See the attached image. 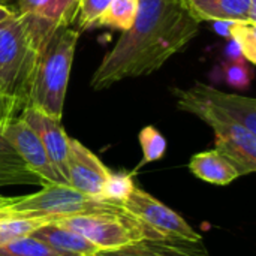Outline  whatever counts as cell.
<instances>
[{
  "label": "cell",
  "mask_w": 256,
  "mask_h": 256,
  "mask_svg": "<svg viewBox=\"0 0 256 256\" xmlns=\"http://www.w3.org/2000/svg\"><path fill=\"white\" fill-rule=\"evenodd\" d=\"M62 26L16 12L0 22V92L26 108L44 50Z\"/></svg>",
  "instance_id": "2"
},
{
  "label": "cell",
  "mask_w": 256,
  "mask_h": 256,
  "mask_svg": "<svg viewBox=\"0 0 256 256\" xmlns=\"http://www.w3.org/2000/svg\"><path fill=\"white\" fill-rule=\"evenodd\" d=\"M9 2H10V0H0V4H6V6H8Z\"/></svg>",
  "instance_id": "29"
},
{
  "label": "cell",
  "mask_w": 256,
  "mask_h": 256,
  "mask_svg": "<svg viewBox=\"0 0 256 256\" xmlns=\"http://www.w3.org/2000/svg\"><path fill=\"white\" fill-rule=\"evenodd\" d=\"M4 138L16 152L24 165L45 184H68L50 160L42 142L33 129L20 117L14 118L4 129Z\"/></svg>",
  "instance_id": "8"
},
{
  "label": "cell",
  "mask_w": 256,
  "mask_h": 256,
  "mask_svg": "<svg viewBox=\"0 0 256 256\" xmlns=\"http://www.w3.org/2000/svg\"><path fill=\"white\" fill-rule=\"evenodd\" d=\"M78 39L80 32L75 28L60 27L56 30L44 50L26 108H34L56 120H62Z\"/></svg>",
  "instance_id": "3"
},
{
  "label": "cell",
  "mask_w": 256,
  "mask_h": 256,
  "mask_svg": "<svg viewBox=\"0 0 256 256\" xmlns=\"http://www.w3.org/2000/svg\"><path fill=\"white\" fill-rule=\"evenodd\" d=\"M94 256H124L118 254L117 250H110V252H98Z\"/></svg>",
  "instance_id": "28"
},
{
  "label": "cell",
  "mask_w": 256,
  "mask_h": 256,
  "mask_svg": "<svg viewBox=\"0 0 256 256\" xmlns=\"http://www.w3.org/2000/svg\"><path fill=\"white\" fill-rule=\"evenodd\" d=\"M110 172L111 171L104 165V162L82 142L74 138L69 140L68 186L98 200Z\"/></svg>",
  "instance_id": "9"
},
{
  "label": "cell",
  "mask_w": 256,
  "mask_h": 256,
  "mask_svg": "<svg viewBox=\"0 0 256 256\" xmlns=\"http://www.w3.org/2000/svg\"><path fill=\"white\" fill-rule=\"evenodd\" d=\"M111 2L112 0H80L74 24H76L78 30H88L90 24L104 12V9Z\"/></svg>",
  "instance_id": "25"
},
{
  "label": "cell",
  "mask_w": 256,
  "mask_h": 256,
  "mask_svg": "<svg viewBox=\"0 0 256 256\" xmlns=\"http://www.w3.org/2000/svg\"><path fill=\"white\" fill-rule=\"evenodd\" d=\"M124 256H208L201 242H190L177 237L146 238L117 250Z\"/></svg>",
  "instance_id": "13"
},
{
  "label": "cell",
  "mask_w": 256,
  "mask_h": 256,
  "mask_svg": "<svg viewBox=\"0 0 256 256\" xmlns=\"http://www.w3.org/2000/svg\"><path fill=\"white\" fill-rule=\"evenodd\" d=\"M200 33L183 0H140L132 27L123 32L90 78L93 90H105L126 78L159 70Z\"/></svg>",
  "instance_id": "1"
},
{
  "label": "cell",
  "mask_w": 256,
  "mask_h": 256,
  "mask_svg": "<svg viewBox=\"0 0 256 256\" xmlns=\"http://www.w3.org/2000/svg\"><path fill=\"white\" fill-rule=\"evenodd\" d=\"M141 148H142V162L140 166L146 164H152L160 160L166 152V140L164 135L153 126H146L138 135ZM138 166V168H140ZM136 168V170H138Z\"/></svg>",
  "instance_id": "24"
},
{
  "label": "cell",
  "mask_w": 256,
  "mask_h": 256,
  "mask_svg": "<svg viewBox=\"0 0 256 256\" xmlns=\"http://www.w3.org/2000/svg\"><path fill=\"white\" fill-rule=\"evenodd\" d=\"M189 170L195 177L216 186H226L240 177L237 168L216 148L194 154Z\"/></svg>",
  "instance_id": "14"
},
{
  "label": "cell",
  "mask_w": 256,
  "mask_h": 256,
  "mask_svg": "<svg viewBox=\"0 0 256 256\" xmlns=\"http://www.w3.org/2000/svg\"><path fill=\"white\" fill-rule=\"evenodd\" d=\"M80 0H16L20 14H30L62 27L74 24Z\"/></svg>",
  "instance_id": "16"
},
{
  "label": "cell",
  "mask_w": 256,
  "mask_h": 256,
  "mask_svg": "<svg viewBox=\"0 0 256 256\" xmlns=\"http://www.w3.org/2000/svg\"><path fill=\"white\" fill-rule=\"evenodd\" d=\"M123 207L141 224L164 237H177L190 242H201V236L172 208L158 201L142 189L135 188Z\"/></svg>",
  "instance_id": "7"
},
{
  "label": "cell",
  "mask_w": 256,
  "mask_h": 256,
  "mask_svg": "<svg viewBox=\"0 0 256 256\" xmlns=\"http://www.w3.org/2000/svg\"><path fill=\"white\" fill-rule=\"evenodd\" d=\"M22 110L24 106L20 100L0 92V130H3L14 118L20 117Z\"/></svg>",
  "instance_id": "26"
},
{
  "label": "cell",
  "mask_w": 256,
  "mask_h": 256,
  "mask_svg": "<svg viewBox=\"0 0 256 256\" xmlns=\"http://www.w3.org/2000/svg\"><path fill=\"white\" fill-rule=\"evenodd\" d=\"M50 224H51L50 218L16 213L2 206L0 207V248L14 240L32 236L36 230Z\"/></svg>",
  "instance_id": "18"
},
{
  "label": "cell",
  "mask_w": 256,
  "mask_h": 256,
  "mask_svg": "<svg viewBox=\"0 0 256 256\" xmlns=\"http://www.w3.org/2000/svg\"><path fill=\"white\" fill-rule=\"evenodd\" d=\"M177 108L196 116L210 128L234 122L256 134V100L254 98L224 93L196 81L190 88H171Z\"/></svg>",
  "instance_id": "5"
},
{
  "label": "cell",
  "mask_w": 256,
  "mask_h": 256,
  "mask_svg": "<svg viewBox=\"0 0 256 256\" xmlns=\"http://www.w3.org/2000/svg\"><path fill=\"white\" fill-rule=\"evenodd\" d=\"M135 188L136 186L134 183V174L110 172L106 182L102 186V190H100L98 200L123 206Z\"/></svg>",
  "instance_id": "20"
},
{
  "label": "cell",
  "mask_w": 256,
  "mask_h": 256,
  "mask_svg": "<svg viewBox=\"0 0 256 256\" xmlns=\"http://www.w3.org/2000/svg\"><path fill=\"white\" fill-rule=\"evenodd\" d=\"M22 184H44L20 159L9 141L0 130V188L2 186H22Z\"/></svg>",
  "instance_id": "17"
},
{
  "label": "cell",
  "mask_w": 256,
  "mask_h": 256,
  "mask_svg": "<svg viewBox=\"0 0 256 256\" xmlns=\"http://www.w3.org/2000/svg\"><path fill=\"white\" fill-rule=\"evenodd\" d=\"M20 118H22L38 135L50 160L68 183V153L70 138L60 124V120H56L39 110L28 106L21 111Z\"/></svg>",
  "instance_id": "11"
},
{
  "label": "cell",
  "mask_w": 256,
  "mask_h": 256,
  "mask_svg": "<svg viewBox=\"0 0 256 256\" xmlns=\"http://www.w3.org/2000/svg\"><path fill=\"white\" fill-rule=\"evenodd\" d=\"M51 224L78 232L100 252L118 250L140 240L164 237L141 224L126 208L62 216L52 219Z\"/></svg>",
  "instance_id": "4"
},
{
  "label": "cell",
  "mask_w": 256,
  "mask_h": 256,
  "mask_svg": "<svg viewBox=\"0 0 256 256\" xmlns=\"http://www.w3.org/2000/svg\"><path fill=\"white\" fill-rule=\"evenodd\" d=\"M32 236L45 242L62 256H94L100 252L93 243L78 232L52 224L40 226Z\"/></svg>",
  "instance_id": "15"
},
{
  "label": "cell",
  "mask_w": 256,
  "mask_h": 256,
  "mask_svg": "<svg viewBox=\"0 0 256 256\" xmlns=\"http://www.w3.org/2000/svg\"><path fill=\"white\" fill-rule=\"evenodd\" d=\"M15 14H16V9L15 8L6 6V4H0V22H3L4 20L10 18Z\"/></svg>",
  "instance_id": "27"
},
{
  "label": "cell",
  "mask_w": 256,
  "mask_h": 256,
  "mask_svg": "<svg viewBox=\"0 0 256 256\" xmlns=\"http://www.w3.org/2000/svg\"><path fill=\"white\" fill-rule=\"evenodd\" d=\"M200 22H252L256 24V0H183Z\"/></svg>",
  "instance_id": "12"
},
{
  "label": "cell",
  "mask_w": 256,
  "mask_h": 256,
  "mask_svg": "<svg viewBox=\"0 0 256 256\" xmlns=\"http://www.w3.org/2000/svg\"><path fill=\"white\" fill-rule=\"evenodd\" d=\"M12 212L33 214L39 218H50L51 222L56 218L84 214L96 212H116L124 208L120 204H111L87 196L68 184H42L39 192L24 196H8L4 204Z\"/></svg>",
  "instance_id": "6"
},
{
  "label": "cell",
  "mask_w": 256,
  "mask_h": 256,
  "mask_svg": "<svg viewBox=\"0 0 256 256\" xmlns=\"http://www.w3.org/2000/svg\"><path fill=\"white\" fill-rule=\"evenodd\" d=\"M220 74L226 84L238 90L249 88L254 78V70L243 57L225 60L220 64Z\"/></svg>",
  "instance_id": "23"
},
{
  "label": "cell",
  "mask_w": 256,
  "mask_h": 256,
  "mask_svg": "<svg viewBox=\"0 0 256 256\" xmlns=\"http://www.w3.org/2000/svg\"><path fill=\"white\" fill-rule=\"evenodd\" d=\"M140 8V0H112L104 12L90 24L92 28H116L122 32H128Z\"/></svg>",
  "instance_id": "19"
},
{
  "label": "cell",
  "mask_w": 256,
  "mask_h": 256,
  "mask_svg": "<svg viewBox=\"0 0 256 256\" xmlns=\"http://www.w3.org/2000/svg\"><path fill=\"white\" fill-rule=\"evenodd\" d=\"M226 34L238 48L246 62H256V24L252 22H228Z\"/></svg>",
  "instance_id": "21"
},
{
  "label": "cell",
  "mask_w": 256,
  "mask_h": 256,
  "mask_svg": "<svg viewBox=\"0 0 256 256\" xmlns=\"http://www.w3.org/2000/svg\"><path fill=\"white\" fill-rule=\"evenodd\" d=\"M212 129L216 150L237 168L240 177L255 172L256 134L238 123H220Z\"/></svg>",
  "instance_id": "10"
},
{
  "label": "cell",
  "mask_w": 256,
  "mask_h": 256,
  "mask_svg": "<svg viewBox=\"0 0 256 256\" xmlns=\"http://www.w3.org/2000/svg\"><path fill=\"white\" fill-rule=\"evenodd\" d=\"M0 256H62L45 242L27 236L0 248Z\"/></svg>",
  "instance_id": "22"
}]
</instances>
